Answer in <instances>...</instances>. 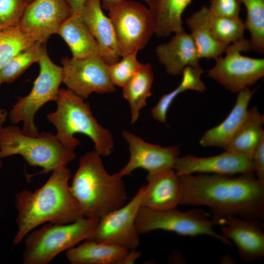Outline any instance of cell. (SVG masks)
<instances>
[{
  "label": "cell",
  "instance_id": "cell-1",
  "mask_svg": "<svg viewBox=\"0 0 264 264\" xmlns=\"http://www.w3.org/2000/svg\"><path fill=\"white\" fill-rule=\"evenodd\" d=\"M178 176L180 205L206 206L215 224L228 216L247 220L264 219V185L253 173Z\"/></svg>",
  "mask_w": 264,
  "mask_h": 264
},
{
  "label": "cell",
  "instance_id": "cell-2",
  "mask_svg": "<svg viewBox=\"0 0 264 264\" xmlns=\"http://www.w3.org/2000/svg\"><path fill=\"white\" fill-rule=\"evenodd\" d=\"M71 172L66 166L53 171L47 181L34 191L22 190L15 196L17 232L14 245L31 231L45 223L67 224L84 217L71 192Z\"/></svg>",
  "mask_w": 264,
  "mask_h": 264
},
{
  "label": "cell",
  "instance_id": "cell-3",
  "mask_svg": "<svg viewBox=\"0 0 264 264\" xmlns=\"http://www.w3.org/2000/svg\"><path fill=\"white\" fill-rule=\"evenodd\" d=\"M119 173L109 174L94 150L82 155L70 189L85 217L100 219L125 204L127 194Z\"/></svg>",
  "mask_w": 264,
  "mask_h": 264
},
{
  "label": "cell",
  "instance_id": "cell-4",
  "mask_svg": "<svg viewBox=\"0 0 264 264\" xmlns=\"http://www.w3.org/2000/svg\"><path fill=\"white\" fill-rule=\"evenodd\" d=\"M84 100L68 89L60 88L57 109L47 115V119L55 127L58 139L67 148L74 151L81 144L74 137L80 133L90 138L101 156H109L114 147L112 134L98 123L89 104Z\"/></svg>",
  "mask_w": 264,
  "mask_h": 264
},
{
  "label": "cell",
  "instance_id": "cell-5",
  "mask_svg": "<svg viewBox=\"0 0 264 264\" xmlns=\"http://www.w3.org/2000/svg\"><path fill=\"white\" fill-rule=\"evenodd\" d=\"M18 154L31 166L48 173L66 166L76 157L74 151L63 145L56 134L42 132L37 136L25 134L19 127H3L0 134V159Z\"/></svg>",
  "mask_w": 264,
  "mask_h": 264
},
{
  "label": "cell",
  "instance_id": "cell-6",
  "mask_svg": "<svg viewBox=\"0 0 264 264\" xmlns=\"http://www.w3.org/2000/svg\"><path fill=\"white\" fill-rule=\"evenodd\" d=\"M100 219L83 217L71 223H45L24 238L23 264H47L57 255L88 239Z\"/></svg>",
  "mask_w": 264,
  "mask_h": 264
},
{
  "label": "cell",
  "instance_id": "cell-7",
  "mask_svg": "<svg viewBox=\"0 0 264 264\" xmlns=\"http://www.w3.org/2000/svg\"><path fill=\"white\" fill-rule=\"evenodd\" d=\"M215 225L208 214L199 208L183 212L176 208L156 210L141 206L135 220L136 229L139 235L162 230L182 236L207 235L232 245L230 240L214 231Z\"/></svg>",
  "mask_w": 264,
  "mask_h": 264
},
{
  "label": "cell",
  "instance_id": "cell-8",
  "mask_svg": "<svg viewBox=\"0 0 264 264\" xmlns=\"http://www.w3.org/2000/svg\"><path fill=\"white\" fill-rule=\"evenodd\" d=\"M38 63L40 72L31 90L13 105L9 116L13 124L22 122V130L32 136L40 133L34 122L36 113L47 102L56 101L63 79L62 67L51 61L44 45Z\"/></svg>",
  "mask_w": 264,
  "mask_h": 264
},
{
  "label": "cell",
  "instance_id": "cell-9",
  "mask_svg": "<svg viewBox=\"0 0 264 264\" xmlns=\"http://www.w3.org/2000/svg\"><path fill=\"white\" fill-rule=\"evenodd\" d=\"M251 50L249 41L241 39L228 45L225 56L216 58L208 76L232 93L249 88L264 76V59L241 54Z\"/></svg>",
  "mask_w": 264,
  "mask_h": 264
},
{
  "label": "cell",
  "instance_id": "cell-10",
  "mask_svg": "<svg viewBox=\"0 0 264 264\" xmlns=\"http://www.w3.org/2000/svg\"><path fill=\"white\" fill-rule=\"evenodd\" d=\"M108 11L120 57L143 49L154 33L149 8L133 0H121Z\"/></svg>",
  "mask_w": 264,
  "mask_h": 264
},
{
  "label": "cell",
  "instance_id": "cell-11",
  "mask_svg": "<svg viewBox=\"0 0 264 264\" xmlns=\"http://www.w3.org/2000/svg\"><path fill=\"white\" fill-rule=\"evenodd\" d=\"M144 186L126 204L101 218L95 229L87 240L104 242L134 250L140 243L135 220L141 206Z\"/></svg>",
  "mask_w": 264,
  "mask_h": 264
},
{
  "label": "cell",
  "instance_id": "cell-12",
  "mask_svg": "<svg viewBox=\"0 0 264 264\" xmlns=\"http://www.w3.org/2000/svg\"><path fill=\"white\" fill-rule=\"evenodd\" d=\"M63 82L67 89L83 99L96 92L116 91L108 74L107 64L101 57L76 59L64 57L61 60Z\"/></svg>",
  "mask_w": 264,
  "mask_h": 264
},
{
  "label": "cell",
  "instance_id": "cell-13",
  "mask_svg": "<svg viewBox=\"0 0 264 264\" xmlns=\"http://www.w3.org/2000/svg\"><path fill=\"white\" fill-rule=\"evenodd\" d=\"M71 14L64 0H33L27 6L18 26L36 42L44 44L52 34H57Z\"/></svg>",
  "mask_w": 264,
  "mask_h": 264
},
{
  "label": "cell",
  "instance_id": "cell-14",
  "mask_svg": "<svg viewBox=\"0 0 264 264\" xmlns=\"http://www.w3.org/2000/svg\"><path fill=\"white\" fill-rule=\"evenodd\" d=\"M129 144L130 157L127 164L118 173L123 177L132 175L135 169L141 168L148 173L173 169L179 157V146L162 147L145 141L128 131L122 132Z\"/></svg>",
  "mask_w": 264,
  "mask_h": 264
},
{
  "label": "cell",
  "instance_id": "cell-15",
  "mask_svg": "<svg viewBox=\"0 0 264 264\" xmlns=\"http://www.w3.org/2000/svg\"><path fill=\"white\" fill-rule=\"evenodd\" d=\"M260 220H247L228 216L219 220L221 235L230 239L244 262H252L264 256V232Z\"/></svg>",
  "mask_w": 264,
  "mask_h": 264
},
{
  "label": "cell",
  "instance_id": "cell-16",
  "mask_svg": "<svg viewBox=\"0 0 264 264\" xmlns=\"http://www.w3.org/2000/svg\"><path fill=\"white\" fill-rule=\"evenodd\" d=\"M173 169L178 176L195 173L234 175L254 173L252 161L230 151L206 157L187 154L179 157Z\"/></svg>",
  "mask_w": 264,
  "mask_h": 264
},
{
  "label": "cell",
  "instance_id": "cell-17",
  "mask_svg": "<svg viewBox=\"0 0 264 264\" xmlns=\"http://www.w3.org/2000/svg\"><path fill=\"white\" fill-rule=\"evenodd\" d=\"M141 206L156 210L176 208L181 191L178 176L173 169L148 173Z\"/></svg>",
  "mask_w": 264,
  "mask_h": 264
},
{
  "label": "cell",
  "instance_id": "cell-18",
  "mask_svg": "<svg viewBox=\"0 0 264 264\" xmlns=\"http://www.w3.org/2000/svg\"><path fill=\"white\" fill-rule=\"evenodd\" d=\"M80 16L98 43L104 61L107 65L118 61L120 55L114 28L103 13L100 0H87Z\"/></svg>",
  "mask_w": 264,
  "mask_h": 264
},
{
  "label": "cell",
  "instance_id": "cell-19",
  "mask_svg": "<svg viewBox=\"0 0 264 264\" xmlns=\"http://www.w3.org/2000/svg\"><path fill=\"white\" fill-rule=\"evenodd\" d=\"M155 54L167 72L170 74H180L188 66H200V59L194 42L190 34L184 30L175 33L168 43L157 46Z\"/></svg>",
  "mask_w": 264,
  "mask_h": 264
},
{
  "label": "cell",
  "instance_id": "cell-20",
  "mask_svg": "<svg viewBox=\"0 0 264 264\" xmlns=\"http://www.w3.org/2000/svg\"><path fill=\"white\" fill-rule=\"evenodd\" d=\"M257 88H246L238 92L236 102L225 119L218 126L206 131L199 140L203 147H225L243 121L249 102Z\"/></svg>",
  "mask_w": 264,
  "mask_h": 264
},
{
  "label": "cell",
  "instance_id": "cell-21",
  "mask_svg": "<svg viewBox=\"0 0 264 264\" xmlns=\"http://www.w3.org/2000/svg\"><path fill=\"white\" fill-rule=\"evenodd\" d=\"M57 34L69 46L73 58L101 57L99 45L80 15L71 14L62 24Z\"/></svg>",
  "mask_w": 264,
  "mask_h": 264
},
{
  "label": "cell",
  "instance_id": "cell-22",
  "mask_svg": "<svg viewBox=\"0 0 264 264\" xmlns=\"http://www.w3.org/2000/svg\"><path fill=\"white\" fill-rule=\"evenodd\" d=\"M128 251L112 244L85 240L66 250V256L72 264H121Z\"/></svg>",
  "mask_w": 264,
  "mask_h": 264
},
{
  "label": "cell",
  "instance_id": "cell-23",
  "mask_svg": "<svg viewBox=\"0 0 264 264\" xmlns=\"http://www.w3.org/2000/svg\"><path fill=\"white\" fill-rule=\"evenodd\" d=\"M264 115L260 113L256 106L248 109L243 121L224 150L241 154L252 161L256 146L264 135Z\"/></svg>",
  "mask_w": 264,
  "mask_h": 264
},
{
  "label": "cell",
  "instance_id": "cell-24",
  "mask_svg": "<svg viewBox=\"0 0 264 264\" xmlns=\"http://www.w3.org/2000/svg\"><path fill=\"white\" fill-rule=\"evenodd\" d=\"M211 13L204 5L186 19L199 59H214L224 52L226 46L217 42L213 37L210 27Z\"/></svg>",
  "mask_w": 264,
  "mask_h": 264
},
{
  "label": "cell",
  "instance_id": "cell-25",
  "mask_svg": "<svg viewBox=\"0 0 264 264\" xmlns=\"http://www.w3.org/2000/svg\"><path fill=\"white\" fill-rule=\"evenodd\" d=\"M193 0H153L149 5L154 24V34L165 38L184 30L182 15Z\"/></svg>",
  "mask_w": 264,
  "mask_h": 264
},
{
  "label": "cell",
  "instance_id": "cell-26",
  "mask_svg": "<svg viewBox=\"0 0 264 264\" xmlns=\"http://www.w3.org/2000/svg\"><path fill=\"white\" fill-rule=\"evenodd\" d=\"M154 76L150 63L142 64L139 70L122 87L124 97L131 108V123L136 122L141 110L147 106L152 95Z\"/></svg>",
  "mask_w": 264,
  "mask_h": 264
},
{
  "label": "cell",
  "instance_id": "cell-27",
  "mask_svg": "<svg viewBox=\"0 0 264 264\" xmlns=\"http://www.w3.org/2000/svg\"><path fill=\"white\" fill-rule=\"evenodd\" d=\"M246 9L245 29L250 33L251 49L264 52V0H239Z\"/></svg>",
  "mask_w": 264,
  "mask_h": 264
},
{
  "label": "cell",
  "instance_id": "cell-28",
  "mask_svg": "<svg viewBox=\"0 0 264 264\" xmlns=\"http://www.w3.org/2000/svg\"><path fill=\"white\" fill-rule=\"evenodd\" d=\"M44 44L36 42L15 55L0 70L2 83L14 82L32 64L38 63Z\"/></svg>",
  "mask_w": 264,
  "mask_h": 264
},
{
  "label": "cell",
  "instance_id": "cell-29",
  "mask_svg": "<svg viewBox=\"0 0 264 264\" xmlns=\"http://www.w3.org/2000/svg\"><path fill=\"white\" fill-rule=\"evenodd\" d=\"M35 42L19 26L0 29V70L15 55Z\"/></svg>",
  "mask_w": 264,
  "mask_h": 264
},
{
  "label": "cell",
  "instance_id": "cell-30",
  "mask_svg": "<svg viewBox=\"0 0 264 264\" xmlns=\"http://www.w3.org/2000/svg\"><path fill=\"white\" fill-rule=\"evenodd\" d=\"M210 27L214 38L227 46L244 38V22L238 18L218 17L211 14Z\"/></svg>",
  "mask_w": 264,
  "mask_h": 264
},
{
  "label": "cell",
  "instance_id": "cell-31",
  "mask_svg": "<svg viewBox=\"0 0 264 264\" xmlns=\"http://www.w3.org/2000/svg\"><path fill=\"white\" fill-rule=\"evenodd\" d=\"M137 51L126 55L120 61L107 65L110 78L115 86L123 87L139 70L142 63L137 58Z\"/></svg>",
  "mask_w": 264,
  "mask_h": 264
},
{
  "label": "cell",
  "instance_id": "cell-32",
  "mask_svg": "<svg viewBox=\"0 0 264 264\" xmlns=\"http://www.w3.org/2000/svg\"><path fill=\"white\" fill-rule=\"evenodd\" d=\"M28 3L25 0H0V29L18 26Z\"/></svg>",
  "mask_w": 264,
  "mask_h": 264
},
{
  "label": "cell",
  "instance_id": "cell-33",
  "mask_svg": "<svg viewBox=\"0 0 264 264\" xmlns=\"http://www.w3.org/2000/svg\"><path fill=\"white\" fill-rule=\"evenodd\" d=\"M209 11L212 15L227 18H238L241 10L239 0H210Z\"/></svg>",
  "mask_w": 264,
  "mask_h": 264
},
{
  "label": "cell",
  "instance_id": "cell-34",
  "mask_svg": "<svg viewBox=\"0 0 264 264\" xmlns=\"http://www.w3.org/2000/svg\"><path fill=\"white\" fill-rule=\"evenodd\" d=\"M252 162L256 178L264 185V135L260 139L255 150Z\"/></svg>",
  "mask_w": 264,
  "mask_h": 264
},
{
  "label": "cell",
  "instance_id": "cell-35",
  "mask_svg": "<svg viewBox=\"0 0 264 264\" xmlns=\"http://www.w3.org/2000/svg\"><path fill=\"white\" fill-rule=\"evenodd\" d=\"M69 6L71 14L80 15L87 0H64Z\"/></svg>",
  "mask_w": 264,
  "mask_h": 264
},
{
  "label": "cell",
  "instance_id": "cell-36",
  "mask_svg": "<svg viewBox=\"0 0 264 264\" xmlns=\"http://www.w3.org/2000/svg\"><path fill=\"white\" fill-rule=\"evenodd\" d=\"M140 255V253L136 251V250L129 251L123 259L121 264H133Z\"/></svg>",
  "mask_w": 264,
  "mask_h": 264
},
{
  "label": "cell",
  "instance_id": "cell-37",
  "mask_svg": "<svg viewBox=\"0 0 264 264\" xmlns=\"http://www.w3.org/2000/svg\"><path fill=\"white\" fill-rule=\"evenodd\" d=\"M121 0H100L102 8L106 10H109L115 4ZM149 5L152 3L153 0H143Z\"/></svg>",
  "mask_w": 264,
  "mask_h": 264
},
{
  "label": "cell",
  "instance_id": "cell-38",
  "mask_svg": "<svg viewBox=\"0 0 264 264\" xmlns=\"http://www.w3.org/2000/svg\"><path fill=\"white\" fill-rule=\"evenodd\" d=\"M7 112L3 110L0 111V134L3 128V124L6 121Z\"/></svg>",
  "mask_w": 264,
  "mask_h": 264
},
{
  "label": "cell",
  "instance_id": "cell-39",
  "mask_svg": "<svg viewBox=\"0 0 264 264\" xmlns=\"http://www.w3.org/2000/svg\"><path fill=\"white\" fill-rule=\"evenodd\" d=\"M26 0L28 3H29L31 1H32L33 0Z\"/></svg>",
  "mask_w": 264,
  "mask_h": 264
},
{
  "label": "cell",
  "instance_id": "cell-40",
  "mask_svg": "<svg viewBox=\"0 0 264 264\" xmlns=\"http://www.w3.org/2000/svg\"><path fill=\"white\" fill-rule=\"evenodd\" d=\"M1 166H2V163L0 160V168L1 167Z\"/></svg>",
  "mask_w": 264,
  "mask_h": 264
},
{
  "label": "cell",
  "instance_id": "cell-41",
  "mask_svg": "<svg viewBox=\"0 0 264 264\" xmlns=\"http://www.w3.org/2000/svg\"><path fill=\"white\" fill-rule=\"evenodd\" d=\"M1 83H2V82H1V80H0V84Z\"/></svg>",
  "mask_w": 264,
  "mask_h": 264
}]
</instances>
